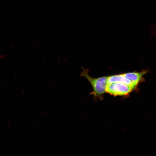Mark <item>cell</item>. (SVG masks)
<instances>
[{"label": "cell", "mask_w": 156, "mask_h": 156, "mask_svg": "<svg viewBox=\"0 0 156 156\" xmlns=\"http://www.w3.org/2000/svg\"><path fill=\"white\" fill-rule=\"evenodd\" d=\"M81 75L86 78L90 83L95 94L100 96L105 93L108 83V77L93 78L89 75L88 71L85 69L82 72Z\"/></svg>", "instance_id": "cell-1"}, {"label": "cell", "mask_w": 156, "mask_h": 156, "mask_svg": "<svg viewBox=\"0 0 156 156\" xmlns=\"http://www.w3.org/2000/svg\"><path fill=\"white\" fill-rule=\"evenodd\" d=\"M133 89L131 86L120 83L114 82L107 83L106 91L115 96L126 95Z\"/></svg>", "instance_id": "cell-2"}, {"label": "cell", "mask_w": 156, "mask_h": 156, "mask_svg": "<svg viewBox=\"0 0 156 156\" xmlns=\"http://www.w3.org/2000/svg\"><path fill=\"white\" fill-rule=\"evenodd\" d=\"M119 82L128 85L134 89L137 85L126 78L123 75L121 74L108 77V83Z\"/></svg>", "instance_id": "cell-3"}, {"label": "cell", "mask_w": 156, "mask_h": 156, "mask_svg": "<svg viewBox=\"0 0 156 156\" xmlns=\"http://www.w3.org/2000/svg\"><path fill=\"white\" fill-rule=\"evenodd\" d=\"M145 73L144 72L140 73H129L124 74L123 75L127 79L137 85Z\"/></svg>", "instance_id": "cell-4"}]
</instances>
